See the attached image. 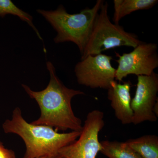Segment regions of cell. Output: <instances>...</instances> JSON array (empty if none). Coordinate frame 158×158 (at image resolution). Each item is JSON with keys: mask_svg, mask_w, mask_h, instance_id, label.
Returning a JSON list of instances; mask_svg holds the SVG:
<instances>
[{"mask_svg": "<svg viewBox=\"0 0 158 158\" xmlns=\"http://www.w3.org/2000/svg\"><path fill=\"white\" fill-rule=\"evenodd\" d=\"M108 7L107 2L102 4L81 59L119 47L135 48L143 42L136 34L126 32L122 26L111 22L108 15Z\"/></svg>", "mask_w": 158, "mask_h": 158, "instance_id": "cell-4", "label": "cell"}, {"mask_svg": "<svg viewBox=\"0 0 158 158\" xmlns=\"http://www.w3.org/2000/svg\"><path fill=\"white\" fill-rule=\"evenodd\" d=\"M101 143V152L108 158H142L126 142L106 140Z\"/></svg>", "mask_w": 158, "mask_h": 158, "instance_id": "cell-12", "label": "cell"}, {"mask_svg": "<svg viewBox=\"0 0 158 158\" xmlns=\"http://www.w3.org/2000/svg\"><path fill=\"white\" fill-rule=\"evenodd\" d=\"M102 0L97 1L92 8H86L76 14H69L62 5L54 11L37 9L57 32L55 43L73 42L78 48L81 55L88 42Z\"/></svg>", "mask_w": 158, "mask_h": 158, "instance_id": "cell-3", "label": "cell"}, {"mask_svg": "<svg viewBox=\"0 0 158 158\" xmlns=\"http://www.w3.org/2000/svg\"><path fill=\"white\" fill-rule=\"evenodd\" d=\"M131 83L130 81L123 84L116 80L111 82L107 89L108 98L115 113V116L123 124L132 123L133 113L131 108L130 90Z\"/></svg>", "mask_w": 158, "mask_h": 158, "instance_id": "cell-9", "label": "cell"}, {"mask_svg": "<svg viewBox=\"0 0 158 158\" xmlns=\"http://www.w3.org/2000/svg\"><path fill=\"white\" fill-rule=\"evenodd\" d=\"M158 2L157 0H114L113 22L118 25L125 16L138 10L151 9Z\"/></svg>", "mask_w": 158, "mask_h": 158, "instance_id": "cell-10", "label": "cell"}, {"mask_svg": "<svg viewBox=\"0 0 158 158\" xmlns=\"http://www.w3.org/2000/svg\"><path fill=\"white\" fill-rule=\"evenodd\" d=\"M112 59L111 56L100 54L81 59L74 69L79 85L107 90L111 82L115 80L116 69L111 64Z\"/></svg>", "mask_w": 158, "mask_h": 158, "instance_id": "cell-7", "label": "cell"}, {"mask_svg": "<svg viewBox=\"0 0 158 158\" xmlns=\"http://www.w3.org/2000/svg\"><path fill=\"white\" fill-rule=\"evenodd\" d=\"M137 81L135 93L131 101L132 123L136 125L145 121H156L158 117L153 109L158 102V74L154 72L150 76H138Z\"/></svg>", "mask_w": 158, "mask_h": 158, "instance_id": "cell-8", "label": "cell"}, {"mask_svg": "<svg viewBox=\"0 0 158 158\" xmlns=\"http://www.w3.org/2000/svg\"><path fill=\"white\" fill-rule=\"evenodd\" d=\"M46 66L50 81L45 89L34 91L27 85H22L30 97L37 102L40 111L39 118L31 123L52 127L58 131L70 130L81 132L82 121L75 115L71 102L74 97L85 93L66 87L57 76L52 62H47Z\"/></svg>", "mask_w": 158, "mask_h": 158, "instance_id": "cell-1", "label": "cell"}, {"mask_svg": "<svg viewBox=\"0 0 158 158\" xmlns=\"http://www.w3.org/2000/svg\"><path fill=\"white\" fill-rule=\"evenodd\" d=\"M157 49L156 44L143 42L128 53L121 56L116 53L118 59L115 80L121 81L130 74L151 75L158 67Z\"/></svg>", "mask_w": 158, "mask_h": 158, "instance_id": "cell-6", "label": "cell"}, {"mask_svg": "<svg viewBox=\"0 0 158 158\" xmlns=\"http://www.w3.org/2000/svg\"><path fill=\"white\" fill-rule=\"evenodd\" d=\"M2 128L6 134H15L22 139L26 150L23 158H39L59 155V151L76 141L81 132L59 133L48 126L28 122L21 110L16 107L11 119H6Z\"/></svg>", "mask_w": 158, "mask_h": 158, "instance_id": "cell-2", "label": "cell"}, {"mask_svg": "<svg viewBox=\"0 0 158 158\" xmlns=\"http://www.w3.org/2000/svg\"><path fill=\"white\" fill-rule=\"evenodd\" d=\"M39 158H62L61 156L58 155L55 156H47L42 157Z\"/></svg>", "mask_w": 158, "mask_h": 158, "instance_id": "cell-15", "label": "cell"}, {"mask_svg": "<svg viewBox=\"0 0 158 158\" xmlns=\"http://www.w3.org/2000/svg\"><path fill=\"white\" fill-rule=\"evenodd\" d=\"M0 158H16L15 152L11 149L5 147L2 142L0 141Z\"/></svg>", "mask_w": 158, "mask_h": 158, "instance_id": "cell-14", "label": "cell"}, {"mask_svg": "<svg viewBox=\"0 0 158 158\" xmlns=\"http://www.w3.org/2000/svg\"><path fill=\"white\" fill-rule=\"evenodd\" d=\"M8 14L17 16L21 20L27 23L35 31L39 39L43 40L38 30L33 24V18L31 15L19 8L11 0H0V17H5Z\"/></svg>", "mask_w": 158, "mask_h": 158, "instance_id": "cell-13", "label": "cell"}, {"mask_svg": "<svg viewBox=\"0 0 158 158\" xmlns=\"http://www.w3.org/2000/svg\"><path fill=\"white\" fill-rule=\"evenodd\" d=\"M142 158H158V137L146 135L126 141Z\"/></svg>", "mask_w": 158, "mask_h": 158, "instance_id": "cell-11", "label": "cell"}, {"mask_svg": "<svg viewBox=\"0 0 158 158\" xmlns=\"http://www.w3.org/2000/svg\"><path fill=\"white\" fill-rule=\"evenodd\" d=\"M104 113L94 110L88 113L78 138L59 151L62 158H96L102 149L98 135L105 126Z\"/></svg>", "mask_w": 158, "mask_h": 158, "instance_id": "cell-5", "label": "cell"}]
</instances>
